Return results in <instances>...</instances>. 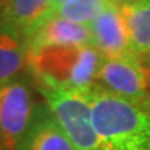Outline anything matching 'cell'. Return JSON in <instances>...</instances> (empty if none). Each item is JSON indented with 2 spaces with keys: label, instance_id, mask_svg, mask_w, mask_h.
I'll return each instance as SVG.
<instances>
[{
  "label": "cell",
  "instance_id": "1",
  "mask_svg": "<svg viewBox=\"0 0 150 150\" xmlns=\"http://www.w3.org/2000/svg\"><path fill=\"white\" fill-rule=\"evenodd\" d=\"M93 122L106 150H150V110L91 89Z\"/></svg>",
  "mask_w": 150,
  "mask_h": 150
},
{
  "label": "cell",
  "instance_id": "2",
  "mask_svg": "<svg viewBox=\"0 0 150 150\" xmlns=\"http://www.w3.org/2000/svg\"><path fill=\"white\" fill-rule=\"evenodd\" d=\"M102 59L91 45L52 46L28 53V65L39 86L89 91L95 86Z\"/></svg>",
  "mask_w": 150,
  "mask_h": 150
},
{
  "label": "cell",
  "instance_id": "3",
  "mask_svg": "<svg viewBox=\"0 0 150 150\" xmlns=\"http://www.w3.org/2000/svg\"><path fill=\"white\" fill-rule=\"evenodd\" d=\"M52 117L78 150H106L93 122L89 91L39 86Z\"/></svg>",
  "mask_w": 150,
  "mask_h": 150
},
{
  "label": "cell",
  "instance_id": "4",
  "mask_svg": "<svg viewBox=\"0 0 150 150\" xmlns=\"http://www.w3.org/2000/svg\"><path fill=\"white\" fill-rule=\"evenodd\" d=\"M95 86L150 110V70L134 53L102 59Z\"/></svg>",
  "mask_w": 150,
  "mask_h": 150
},
{
  "label": "cell",
  "instance_id": "5",
  "mask_svg": "<svg viewBox=\"0 0 150 150\" xmlns=\"http://www.w3.org/2000/svg\"><path fill=\"white\" fill-rule=\"evenodd\" d=\"M32 115L29 86L14 79L0 86V138L6 149L16 150L28 134Z\"/></svg>",
  "mask_w": 150,
  "mask_h": 150
},
{
  "label": "cell",
  "instance_id": "6",
  "mask_svg": "<svg viewBox=\"0 0 150 150\" xmlns=\"http://www.w3.org/2000/svg\"><path fill=\"white\" fill-rule=\"evenodd\" d=\"M28 53L52 46L91 45V32L88 25L76 24L59 16H46L25 33Z\"/></svg>",
  "mask_w": 150,
  "mask_h": 150
},
{
  "label": "cell",
  "instance_id": "7",
  "mask_svg": "<svg viewBox=\"0 0 150 150\" xmlns=\"http://www.w3.org/2000/svg\"><path fill=\"white\" fill-rule=\"evenodd\" d=\"M88 27L91 32V46L96 49L103 59L132 53L118 4L106 10Z\"/></svg>",
  "mask_w": 150,
  "mask_h": 150
},
{
  "label": "cell",
  "instance_id": "8",
  "mask_svg": "<svg viewBox=\"0 0 150 150\" xmlns=\"http://www.w3.org/2000/svg\"><path fill=\"white\" fill-rule=\"evenodd\" d=\"M128 35L131 52L150 59V0H135L118 6Z\"/></svg>",
  "mask_w": 150,
  "mask_h": 150
},
{
  "label": "cell",
  "instance_id": "9",
  "mask_svg": "<svg viewBox=\"0 0 150 150\" xmlns=\"http://www.w3.org/2000/svg\"><path fill=\"white\" fill-rule=\"evenodd\" d=\"M49 13L50 0H3L0 28L24 38Z\"/></svg>",
  "mask_w": 150,
  "mask_h": 150
},
{
  "label": "cell",
  "instance_id": "10",
  "mask_svg": "<svg viewBox=\"0 0 150 150\" xmlns=\"http://www.w3.org/2000/svg\"><path fill=\"white\" fill-rule=\"evenodd\" d=\"M22 150H78L65 136L53 117H38L25 136Z\"/></svg>",
  "mask_w": 150,
  "mask_h": 150
},
{
  "label": "cell",
  "instance_id": "11",
  "mask_svg": "<svg viewBox=\"0 0 150 150\" xmlns=\"http://www.w3.org/2000/svg\"><path fill=\"white\" fill-rule=\"evenodd\" d=\"M25 64H28L25 39L0 28V86L16 79Z\"/></svg>",
  "mask_w": 150,
  "mask_h": 150
},
{
  "label": "cell",
  "instance_id": "12",
  "mask_svg": "<svg viewBox=\"0 0 150 150\" xmlns=\"http://www.w3.org/2000/svg\"><path fill=\"white\" fill-rule=\"evenodd\" d=\"M114 4H117L114 0H71L47 16H59L76 24L89 25Z\"/></svg>",
  "mask_w": 150,
  "mask_h": 150
},
{
  "label": "cell",
  "instance_id": "13",
  "mask_svg": "<svg viewBox=\"0 0 150 150\" xmlns=\"http://www.w3.org/2000/svg\"><path fill=\"white\" fill-rule=\"evenodd\" d=\"M68 1H71V0H50V13L56 11L57 8H60L61 6L67 4ZM50 13H49V14H50Z\"/></svg>",
  "mask_w": 150,
  "mask_h": 150
},
{
  "label": "cell",
  "instance_id": "14",
  "mask_svg": "<svg viewBox=\"0 0 150 150\" xmlns=\"http://www.w3.org/2000/svg\"><path fill=\"white\" fill-rule=\"evenodd\" d=\"M114 1H115L118 6H121V4H125V3H131V1H135V0H114Z\"/></svg>",
  "mask_w": 150,
  "mask_h": 150
},
{
  "label": "cell",
  "instance_id": "15",
  "mask_svg": "<svg viewBox=\"0 0 150 150\" xmlns=\"http://www.w3.org/2000/svg\"><path fill=\"white\" fill-rule=\"evenodd\" d=\"M1 6H3V0H0V11H1Z\"/></svg>",
  "mask_w": 150,
  "mask_h": 150
},
{
  "label": "cell",
  "instance_id": "16",
  "mask_svg": "<svg viewBox=\"0 0 150 150\" xmlns=\"http://www.w3.org/2000/svg\"><path fill=\"white\" fill-rule=\"evenodd\" d=\"M149 70H150V64H149Z\"/></svg>",
  "mask_w": 150,
  "mask_h": 150
}]
</instances>
